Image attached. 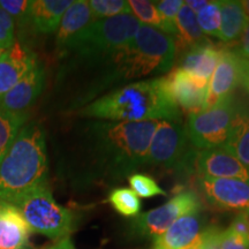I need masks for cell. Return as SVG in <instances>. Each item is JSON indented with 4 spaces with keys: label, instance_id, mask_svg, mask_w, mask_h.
I'll list each match as a JSON object with an SVG mask.
<instances>
[{
    "label": "cell",
    "instance_id": "cell-1",
    "mask_svg": "<svg viewBox=\"0 0 249 249\" xmlns=\"http://www.w3.org/2000/svg\"><path fill=\"white\" fill-rule=\"evenodd\" d=\"M158 121L112 123L96 120L86 127V178L117 185L147 165Z\"/></svg>",
    "mask_w": 249,
    "mask_h": 249
},
{
    "label": "cell",
    "instance_id": "cell-2",
    "mask_svg": "<svg viewBox=\"0 0 249 249\" xmlns=\"http://www.w3.org/2000/svg\"><path fill=\"white\" fill-rule=\"evenodd\" d=\"M80 116L112 123H181V111L167 93L163 76L110 90L83 107Z\"/></svg>",
    "mask_w": 249,
    "mask_h": 249
},
{
    "label": "cell",
    "instance_id": "cell-3",
    "mask_svg": "<svg viewBox=\"0 0 249 249\" xmlns=\"http://www.w3.org/2000/svg\"><path fill=\"white\" fill-rule=\"evenodd\" d=\"M176 59L172 36L141 24L135 36L104 66L99 90L118 89L124 83L169 73ZM112 89V90H114Z\"/></svg>",
    "mask_w": 249,
    "mask_h": 249
},
{
    "label": "cell",
    "instance_id": "cell-4",
    "mask_svg": "<svg viewBox=\"0 0 249 249\" xmlns=\"http://www.w3.org/2000/svg\"><path fill=\"white\" fill-rule=\"evenodd\" d=\"M49 176L44 130L38 124H26L0 160V198L15 203Z\"/></svg>",
    "mask_w": 249,
    "mask_h": 249
},
{
    "label": "cell",
    "instance_id": "cell-5",
    "mask_svg": "<svg viewBox=\"0 0 249 249\" xmlns=\"http://www.w3.org/2000/svg\"><path fill=\"white\" fill-rule=\"evenodd\" d=\"M140 26L132 14L96 20L65 51L90 65L105 66L135 36Z\"/></svg>",
    "mask_w": 249,
    "mask_h": 249
},
{
    "label": "cell",
    "instance_id": "cell-6",
    "mask_svg": "<svg viewBox=\"0 0 249 249\" xmlns=\"http://www.w3.org/2000/svg\"><path fill=\"white\" fill-rule=\"evenodd\" d=\"M13 204L22 214L31 233L59 241L68 238L75 229V216L57 203L49 183L37 187Z\"/></svg>",
    "mask_w": 249,
    "mask_h": 249
},
{
    "label": "cell",
    "instance_id": "cell-7",
    "mask_svg": "<svg viewBox=\"0 0 249 249\" xmlns=\"http://www.w3.org/2000/svg\"><path fill=\"white\" fill-rule=\"evenodd\" d=\"M198 151L189 141L181 123L161 120L149 145L147 165L188 173L195 171Z\"/></svg>",
    "mask_w": 249,
    "mask_h": 249
},
{
    "label": "cell",
    "instance_id": "cell-8",
    "mask_svg": "<svg viewBox=\"0 0 249 249\" xmlns=\"http://www.w3.org/2000/svg\"><path fill=\"white\" fill-rule=\"evenodd\" d=\"M236 105L232 95L213 107L191 113L185 126L189 141L197 150L224 147L229 139Z\"/></svg>",
    "mask_w": 249,
    "mask_h": 249
},
{
    "label": "cell",
    "instance_id": "cell-9",
    "mask_svg": "<svg viewBox=\"0 0 249 249\" xmlns=\"http://www.w3.org/2000/svg\"><path fill=\"white\" fill-rule=\"evenodd\" d=\"M198 209H202V203L196 193H179L160 207L134 217L129 225L130 232L141 239L155 241L178 218Z\"/></svg>",
    "mask_w": 249,
    "mask_h": 249
},
{
    "label": "cell",
    "instance_id": "cell-10",
    "mask_svg": "<svg viewBox=\"0 0 249 249\" xmlns=\"http://www.w3.org/2000/svg\"><path fill=\"white\" fill-rule=\"evenodd\" d=\"M198 192L211 207L223 211H249V183L238 179L198 177Z\"/></svg>",
    "mask_w": 249,
    "mask_h": 249
},
{
    "label": "cell",
    "instance_id": "cell-11",
    "mask_svg": "<svg viewBox=\"0 0 249 249\" xmlns=\"http://www.w3.org/2000/svg\"><path fill=\"white\" fill-rule=\"evenodd\" d=\"M163 79L167 93L180 111L191 114L207 108L209 82L198 79L179 67L171 71Z\"/></svg>",
    "mask_w": 249,
    "mask_h": 249
},
{
    "label": "cell",
    "instance_id": "cell-12",
    "mask_svg": "<svg viewBox=\"0 0 249 249\" xmlns=\"http://www.w3.org/2000/svg\"><path fill=\"white\" fill-rule=\"evenodd\" d=\"M195 172H197L198 177L238 179L249 183V167L242 164L225 147L198 151L195 161Z\"/></svg>",
    "mask_w": 249,
    "mask_h": 249
},
{
    "label": "cell",
    "instance_id": "cell-13",
    "mask_svg": "<svg viewBox=\"0 0 249 249\" xmlns=\"http://www.w3.org/2000/svg\"><path fill=\"white\" fill-rule=\"evenodd\" d=\"M44 82V68L39 61H37L26 75L2 96L0 99V110L28 116V111L34 107L42 93Z\"/></svg>",
    "mask_w": 249,
    "mask_h": 249
},
{
    "label": "cell",
    "instance_id": "cell-14",
    "mask_svg": "<svg viewBox=\"0 0 249 249\" xmlns=\"http://www.w3.org/2000/svg\"><path fill=\"white\" fill-rule=\"evenodd\" d=\"M207 227L202 209L192 211L178 218L154 244L166 249H197Z\"/></svg>",
    "mask_w": 249,
    "mask_h": 249
},
{
    "label": "cell",
    "instance_id": "cell-15",
    "mask_svg": "<svg viewBox=\"0 0 249 249\" xmlns=\"http://www.w3.org/2000/svg\"><path fill=\"white\" fill-rule=\"evenodd\" d=\"M239 86V64L238 53L234 48L220 45L219 60L208 86L207 107L226 96L232 95V91Z\"/></svg>",
    "mask_w": 249,
    "mask_h": 249
},
{
    "label": "cell",
    "instance_id": "cell-16",
    "mask_svg": "<svg viewBox=\"0 0 249 249\" xmlns=\"http://www.w3.org/2000/svg\"><path fill=\"white\" fill-rule=\"evenodd\" d=\"M38 61L34 51L15 40L0 57V99Z\"/></svg>",
    "mask_w": 249,
    "mask_h": 249
},
{
    "label": "cell",
    "instance_id": "cell-17",
    "mask_svg": "<svg viewBox=\"0 0 249 249\" xmlns=\"http://www.w3.org/2000/svg\"><path fill=\"white\" fill-rule=\"evenodd\" d=\"M31 231L13 203L0 198V249H29Z\"/></svg>",
    "mask_w": 249,
    "mask_h": 249
},
{
    "label": "cell",
    "instance_id": "cell-18",
    "mask_svg": "<svg viewBox=\"0 0 249 249\" xmlns=\"http://www.w3.org/2000/svg\"><path fill=\"white\" fill-rule=\"evenodd\" d=\"M96 21L87 0L73 1L62 17L55 31V42L59 50L65 51L67 46Z\"/></svg>",
    "mask_w": 249,
    "mask_h": 249
},
{
    "label": "cell",
    "instance_id": "cell-19",
    "mask_svg": "<svg viewBox=\"0 0 249 249\" xmlns=\"http://www.w3.org/2000/svg\"><path fill=\"white\" fill-rule=\"evenodd\" d=\"M220 54V45L208 42L192 46L182 52L179 68L198 79L209 82Z\"/></svg>",
    "mask_w": 249,
    "mask_h": 249
},
{
    "label": "cell",
    "instance_id": "cell-20",
    "mask_svg": "<svg viewBox=\"0 0 249 249\" xmlns=\"http://www.w3.org/2000/svg\"><path fill=\"white\" fill-rule=\"evenodd\" d=\"M71 4L73 0H31V30L42 35L55 33L65 12Z\"/></svg>",
    "mask_w": 249,
    "mask_h": 249
},
{
    "label": "cell",
    "instance_id": "cell-21",
    "mask_svg": "<svg viewBox=\"0 0 249 249\" xmlns=\"http://www.w3.org/2000/svg\"><path fill=\"white\" fill-rule=\"evenodd\" d=\"M219 7L222 17L219 39L230 44L240 39L242 33L249 24V18L241 1L238 0H219Z\"/></svg>",
    "mask_w": 249,
    "mask_h": 249
},
{
    "label": "cell",
    "instance_id": "cell-22",
    "mask_svg": "<svg viewBox=\"0 0 249 249\" xmlns=\"http://www.w3.org/2000/svg\"><path fill=\"white\" fill-rule=\"evenodd\" d=\"M176 27L177 36L173 38L176 43V54L178 52L182 53L192 46L210 42L209 38L202 33L196 14L185 4V1L177 17Z\"/></svg>",
    "mask_w": 249,
    "mask_h": 249
},
{
    "label": "cell",
    "instance_id": "cell-23",
    "mask_svg": "<svg viewBox=\"0 0 249 249\" xmlns=\"http://www.w3.org/2000/svg\"><path fill=\"white\" fill-rule=\"evenodd\" d=\"M224 147L249 167V108L236 105L229 139Z\"/></svg>",
    "mask_w": 249,
    "mask_h": 249
},
{
    "label": "cell",
    "instance_id": "cell-24",
    "mask_svg": "<svg viewBox=\"0 0 249 249\" xmlns=\"http://www.w3.org/2000/svg\"><path fill=\"white\" fill-rule=\"evenodd\" d=\"M127 2H128L130 14L134 18H138L140 23L156 28V29L167 34L166 24H165L163 18H161L154 1H148V0H129Z\"/></svg>",
    "mask_w": 249,
    "mask_h": 249
},
{
    "label": "cell",
    "instance_id": "cell-25",
    "mask_svg": "<svg viewBox=\"0 0 249 249\" xmlns=\"http://www.w3.org/2000/svg\"><path fill=\"white\" fill-rule=\"evenodd\" d=\"M27 121L28 116L9 113L0 110V160Z\"/></svg>",
    "mask_w": 249,
    "mask_h": 249
},
{
    "label": "cell",
    "instance_id": "cell-26",
    "mask_svg": "<svg viewBox=\"0 0 249 249\" xmlns=\"http://www.w3.org/2000/svg\"><path fill=\"white\" fill-rule=\"evenodd\" d=\"M108 202L117 213L124 217L138 216L142 208L139 196L132 189L126 187H119L111 191L108 195Z\"/></svg>",
    "mask_w": 249,
    "mask_h": 249
},
{
    "label": "cell",
    "instance_id": "cell-27",
    "mask_svg": "<svg viewBox=\"0 0 249 249\" xmlns=\"http://www.w3.org/2000/svg\"><path fill=\"white\" fill-rule=\"evenodd\" d=\"M196 18L204 35L219 38L220 22H222L219 1L208 2L198 13H196Z\"/></svg>",
    "mask_w": 249,
    "mask_h": 249
},
{
    "label": "cell",
    "instance_id": "cell-28",
    "mask_svg": "<svg viewBox=\"0 0 249 249\" xmlns=\"http://www.w3.org/2000/svg\"><path fill=\"white\" fill-rule=\"evenodd\" d=\"M0 6L13 20L15 29L30 27L31 0H0Z\"/></svg>",
    "mask_w": 249,
    "mask_h": 249
},
{
    "label": "cell",
    "instance_id": "cell-29",
    "mask_svg": "<svg viewBox=\"0 0 249 249\" xmlns=\"http://www.w3.org/2000/svg\"><path fill=\"white\" fill-rule=\"evenodd\" d=\"M88 4L96 20L130 14L128 2L124 0H89Z\"/></svg>",
    "mask_w": 249,
    "mask_h": 249
},
{
    "label": "cell",
    "instance_id": "cell-30",
    "mask_svg": "<svg viewBox=\"0 0 249 249\" xmlns=\"http://www.w3.org/2000/svg\"><path fill=\"white\" fill-rule=\"evenodd\" d=\"M128 183L130 189L139 197L150 198L158 195H166V192L156 182L154 178L143 173H134L128 177Z\"/></svg>",
    "mask_w": 249,
    "mask_h": 249
},
{
    "label": "cell",
    "instance_id": "cell-31",
    "mask_svg": "<svg viewBox=\"0 0 249 249\" xmlns=\"http://www.w3.org/2000/svg\"><path fill=\"white\" fill-rule=\"evenodd\" d=\"M158 12H160L161 18L166 24L167 35L172 36L173 38L177 36V17L183 5L181 0H160V1H154Z\"/></svg>",
    "mask_w": 249,
    "mask_h": 249
},
{
    "label": "cell",
    "instance_id": "cell-32",
    "mask_svg": "<svg viewBox=\"0 0 249 249\" xmlns=\"http://www.w3.org/2000/svg\"><path fill=\"white\" fill-rule=\"evenodd\" d=\"M15 26L11 17L0 6V46L8 49L15 43Z\"/></svg>",
    "mask_w": 249,
    "mask_h": 249
},
{
    "label": "cell",
    "instance_id": "cell-33",
    "mask_svg": "<svg viewBox=\"0 0 249 249\" xmlns=\"http://www.w3.org/2000/svg\"><path fill=\"white\" fill-rule=\"evenodd\" d=\"M229 227L249 244V217L247 213H239Z\"/></svg>",
    "mask_w": 249,
    "mask_h": 249
},
{
    "label": "cell",
    "instance_id": "cell-34",
    "mask_svg": "<svg viewBox=\"0 0 249 249\" xmlns=\"http://www.w3.org/2000/svg\"><path fill=\"white\" fill-rule=\"evenodd\" d=\"M238 53V52H236ZM239 64V86H241L249 93V60L242 58L238 53Z\"/></svg>",
    "mask_w": 249,
    "mask_h": 249
},
{
    "label": "cell",
    "instance_id": "cell-35",
    "mask_svg": "<svg viewBox=\"0 0 249 249\" xmlns=\"http://www.w3.org/2000/svg\"><path fill=\"white\" fill-rule=\"evenodd\" d=\"M239 40H240V42H239V46L238 48H234V50L242 58L249 60V24L245 29L244 33H242V35Z\"/></svg>",
    "mask_w": 249,
    "mask_h": 249
},
{
    "label": "cell",
    "instance_id": "cell-36",
    "mask_svg": "<svg viewBox=\"0 0 249 249\" xmlns=\"http://www.w3.org/2000/svg\"><path fill=\"white\" fill-rule=\"evenodd\" d=\"M208 2H209L208 0H187V1H185V4L196 14L198 13Z\"/></svg>",
    "mask_w": 249,
    "mask_h": 249
},
{
    "label": "cell",
    "instance_id": "cell-37",
    "mask_svg": "<svg viewBox=\"0 0 249 249\" xmlns=\"http://www.w3.org/2000/svg\"><path fill=\"white\" fill-rule=\"evenodd\" d=\"M45 249H75V246H74L73 241H71L70 236H68V238L59 240L57 241V244H54L53 246H51V247Z\"/></svg>",
    "mask_w": 249,
    "mask_h": 249
},
{
    "label": "cell",
    "instance_id": "cell-38",
    "mask_svg": "<svg viewBox=\"0 0 249 249\" xmlns=\"http://www.w3.org/2000/svg\"><path fill=\"white\" fill-rule=\"evenodd\" d=\"M241 5L245 9L246 14H247L248 18H249V0H244V1H241Z\"/></svg>",
    "mask_w": 249,
    "mask_h": 249
},
{
    "label": "cell",
    "instance_id": "cell-39",
    "mask_svg": "<svg viewBox=\"0 0 249 249\" xmlns=\"http://www.w3.org/2000/svg\"><path fill=\"white\" fill-rule=\"evenodd\" d=\"M6 50H7V49H4V48H1V46H0V57H1V54L4 53Z\"/></svg>",
    "mask_w": 249,
    "mask_h": 249
},
{
    "label": "cell",
    "instance_id": "cell-40",
    "mask_svg": "<svg viewBox=\"0 0 249 249\" xmlns=\"http://www.w3.org/2000/svg\"><path fill=\"white\" fill-rule=\"evenodd\" d=\"M154 249H166V248H163V247H157V246H155Z\"/></svg>",
    "mask_w": 249,
    "mask_h": 249
},
{
    "label": "cell",
    "instance_id": "cell-41",
    "mask_svg": "<svg viewBox=\"0 0 249 249\" xmlns=\"http://www.w3.org/2000/svg\"><path fill=\"white\" fill-rule=\"evenodd\" d=\"M248 213V217H249V211H248V213Z\"/></svg>",
    "mask_w": 249,
    "mask_h": 249
},
{
    "label": "cell",
    "instance_id": "cell-42",
    "mask_svg": "<svg viewBox=\"0 0 249 249\" xmlns=\"http://www.w3.org/2000/svg\"><path fill=\"white\" fill-rule=\"evenodd\" d=\"M198 249H202V248H198Z\"/></svg>",
    "mask_w": 249,
    "mask_h": 249
}]
</instances>
